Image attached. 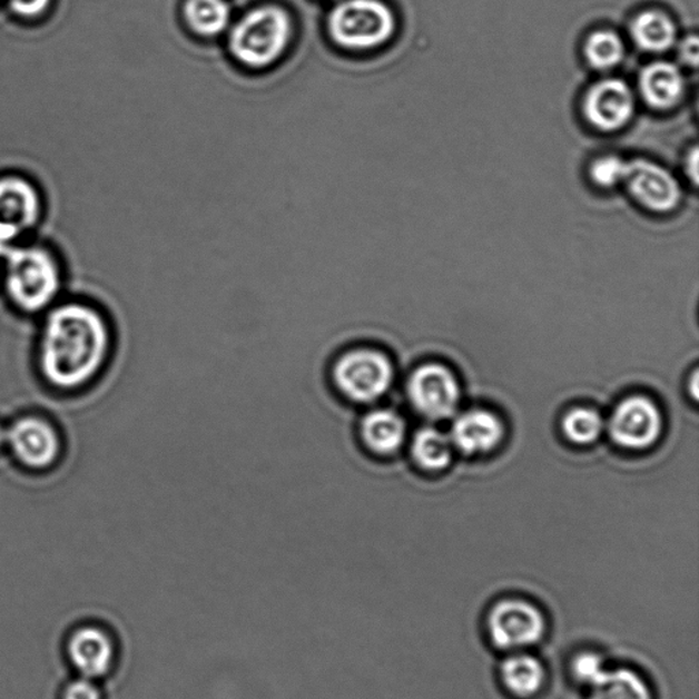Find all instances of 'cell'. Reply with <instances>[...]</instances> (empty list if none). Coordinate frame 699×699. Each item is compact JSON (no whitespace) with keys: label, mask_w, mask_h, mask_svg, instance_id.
I'll return each mask as SVG.
<instances>
[{"label":"cell","mask_w":699,"mask_h":699,"mask_svg":"<svg viewBox=\"0 0 699 699\" xmlns=\"http://www.w3.org/2000/svg\"><path fill=\"white\" fill-rule=\"evenodd\" d=\"M631 35L642 50L664 52L670 50L677 41V27L667 14L649 10L632 21Z\"/></svg>","instance_id":"cell-19"},{"label":"cell","mask_w":699,"mask_h":699,"mask_svg":"<svg viewBox=\"0 0 699 699\" xmlns=\"http://www.w3.org/2000/svg\"><path fill=\"white\" fill-rule=\"evenodd\" d=\"M395 28L393 10L380 0H345L328 18L331 39L347 51L376 50L393 38Z\"/></svg>","instance_id":"cell-6"},{"label":"cell","mask_w":699,"mask_h":699,"mask_svg":"<svg viewBox=\"0 0 699 699\" xmlns=\"http://www.w3.org/2000/svg\"><path fill=\"white\" fill-rule=\"evenodd\" d=\"M8 444V427L0 424V449Z\"/></svg>","instance_id":"cell-30"},{"label":"cell","mask_w":699,"mask_h":699,"mask_svg":"<svg viewBox=\"0 0 699 699\" xmlns=\"http://www.w3.org/2000/svg\"><path fill=\"white\" fill-rule=\"evenodd\" d=\"M488 641L503 654L532 650L548 634L547 613L532 599L504 595L492 602L484 619Z\"/></svg>","instance_id":"cell-5"},{"label":"cell","mask_w":699,"mask_h":699,"mask_svg":"<svg viewBox=\"0 0 699 699\" xmlns=\"http://www.w3.org/2000/svg\"><path fill=\"white\" fill-rule=\"evenodd\" d=\"M293 40V21L277 6L249 11L235 23L230 50L239 63L250 69L269 68L277 62Z\"/></svg>","instance_id":"cell-4"},{"label":"cell","mask_w":699,"mask_h":699,"mask_svg":"<svg viewBox=\"0 0 699 699\" xmlns=\"http://www.w3.org/2000/svg\"><path fill=\"white\" fill-rule=\"evenodd\" d=\"M361 450L375 457L397 454L407 437L406 421L394 408L371 406L354 424Z\"/></svg>","instance_id":"cell-13"},{"label":"cell","mask_w":699,"mask_h":699,"mask_svg":"<svg viewBox=\"0 0 699 699\" xmlns=\"http://www.w3.org/2000/svg\"><path fill=\"white\" fill-rule=\"evenodd\" d=\"M584 56L594 69L610 70L622 62L624 45L611 30H598L589 36L584 45Z\"/></svg>","instance_id":"cell-22"},{"label":"cell","mask_w":699,"mask_h":699,"mask_svg":"<svg viewBox=\"0 0 699 699\" xmlns=\"http://www.w3.org/2000/svg\"><path fill=\"white\" fill-rule=\"evenodd\" d=\"M627 161L619 156L608 155L595 160L590 168V175L595 184L602 188H612L624 183Z\"/></svg>","instance_id":"cell-25"},{"label":"cell","mask_w":699,"mask_h":699,"mask_svg":"<svg viewBox=\"0 0 699 699\" xmlns=\"http://www.w3.org/2000/svg\"><path fill=\"white\" fill-rule=\"evenodd\" d=\"M51 0H10L11 10L18 17L35 20L46 13L50 8Z\"/></svg>","instance_id":"cell-26"},{"label":"cell","mask_w":699,"mask_h":699,"mask_svg":"<svg viewBox=\"0 0 699 699\" xmlns=\"http://www.w3.org/2000/svg\"><path fill=\"white\" fill-rule=\"evenodd\" d=\"M662 415L648 397L631 396L614 408L610 421L613 442L620 447L643 450L659 440Z\"/></svg>","instance_id":"cell-9"},{"label":"cell","mask_w":699,"mask_h":699,"mask_svg":"<svg viewBox=\"0 0 699 699\" xmlns=\"http://www.w3.org/2000/svg\"><path fill=\"white\" fill-rule=\"evenodd\" d=\"M406 394L412 406L424 417L444 420L456 412L461 388L447 367L427 364L410 375Z\"/></svg>","instance_id":"cell-8"},{"label":"cell","mask_w":699,"mask_h":699,"mask_svg":"<svg viewBox=\"0 0 699 699\" xmlns=\"http://www.w3.org/2000/svg\"><path fill=\"white\" fill-rule=\"evenodd\" d=\"M680 57L683 62L696 68L698 63V39L697 36H690L687 38L682 46H680Z\"/></svg>","instance_id":"cell-28"},{"label":"cell","mask_w":699,"mask_h":699,"mask_svg":"<svg viewBox=\"0 0 699 699\" xmlns=\"http://www.w3.org/2000/svg\"><path fill=\"white\" fill-rule=\"evenodd\" d=\"M689 170L691 171L692 183L697 184L698 179V149H692L691 158L689 159Z\"/></svg>","instance_id":"cell-29"},{"label":"cell","mask_w":699,"mask_h":699,"mask_svg":"<svg viewBox=\"0 0 699 699\" xmlns=\"http://www.w3.org/2000/svg\"><path fill=\"white\" fill-rule=\"evenodd\" d=\"M45 214L43 195L26 175H0V255L32 234Z\"/></svg>","instance_id":"cell-7"},{"label":"cell","mask_w":699,"mask_h":699,"mask_svg":"<svg viewBox=\"0 0 699 699\" xmlns=\"http://www.w3.org/2000/svg\"><path fill=\"white\" fill-rule=\"evenodd\" d=\"M412 456L420 467L425 470L444 469L452 457V443L435 427H423L413 437Z\"/></svg>","instance_id":"cell-21"},{"label":"cell","mask_w":699,"mask_h":699,"mask_svg":"<svg viewBox=\"0 0 699 699\" xmlns=\"http://www.w3.org/2000/svg\"><path fill=\"white\" fill-rule=\"evenodd\" d=\"M185 18L193 32L203 38H216L230 26V6L226 0H188Z\"/></svg>","instance_id":"cell-20"},{"label":"cell","mask_w":699,"mask_h":699,"mask_svg":"<svg viewBox=\"0 0 699 699\" xmlns=\"http://www.w3.org/2000/svg\"><path fill=\"white\" fill-rule=\"evenodd\" d=\"M604 421L592 408H574L564 415L563 432L570 442L587 445L595 442L601 435Z\"/></svg>","instance_id":"cell-23"},{"label":"cell","mask_w":699,"mask_h":699,"mask_svg":"<svg viewBox=\"0 0 699 699\" xmlns=\"http://www.w3.org/2000/svg\"><path fill=\"white\" fill-rule=\"evenodd\" d=\"M634 110V95L630 87L618 78H608L594 83L584 96V117L600 130L613 131L624 128Z\"/></svg>","instance_id":"cell-12"},{"label":"cell","mask_w":699,"mask_h":699,"mask_svg":"<svg viewBox=\"0 0 699 699\" xmlns=\"http://www.w3.org/2000/svg\"><path fill=\"white\" fill-rule=\"evenodd\" d=\"M331 390L352 407L376 406L395 383V366L387 353L371 345L346 346L329 361Z\"/></svg>","instance_id":"cell-3"},{"label":"cell","mask_w":699,"mask_h":699,"mask_svg":"<svg viewBox=\"0 0 699 699\" xmlns=\"http://www.w3.org/2000/svg\"><path fill=\"white\" fill-rule=\"evenodd\" d=\"M8 445L16 460L29 469H46L60 454L56 427L39 417H22L8 427Z\"/></svg>","instance_id":"cell-11"},{"label":"cell","mask_w":699,"mask_h":699,"mask_svg":"<svg viewBox=\"0 0 699 699\" xmlns=\"http://www.w3.org/2000/svg\"><path fill=\"white\" fill-rule=\"evenodd\" d=\"M112 348L110 324L93 306L53 307L40 339V371L53 388L70 391L92 382Z\"/></svg>","instance_id":"cell-1"},{"label":"cell","mask_w":699,"mask_h":699,"mask_svg":"<svg viewBox=\"0 0 699 699\" xmlns=\"http://www.w3.org/2000/svg\"><path fill=\"white\" fill-rule=\"evenodd\" d=\"M587 699H656L649 680L631 667H608L588 689Z\"/></svg>","instance_id":"cell-18"},{"label":"cell","mask_w":699,"mask_h":699,"mask_svg":"<svg viewBox=\"0 0 699 699\" xmlns=\"http://www.w3.org/2000/svg\"><path fill=\"white\" fill-rule=\"evenodd\" d=\"M69 656L82 678L93 680L110 672L116 660V644L106 631L87 627L71 637Z\"/></svg>","instance_id":"cell-15"},{"label":"cell","mask_w":699,"mask_h":699,"mask_svg":"<svg viewBox=\"0 0 699 699\" xmlns=\"http://www.w3.org/2000/svg\"><path fill=\"white\" fill-rule=\"evenodd\" d=\"M498 679L503 691L514 699H535L548 685L544 662L532 650L504 654L498 667Z\"/></svg>","instance_id":"cell-14"},{"label":"cell","mask_w":699,"mask_h":699,"mask_svg":"<svg viewBox=\"0 0 699 699\" xmlns=\"http://www.w3.org/2000/svg\"><path fill=\"white\" fill-rule=\"evenodd\" d=\"M504 437V426L498 415L486 410H472L455 420L451 443L466 454H486L495 450Z\"/></svg>","instance_id":"cell-16"},{"label":"cell","mask_w":699,"mask_h":699,"mask_svg":"<svg viewBox=\"0 0 699 699\" xmlns=\"http://www.w3.org/2000/svg\"><path fill=\"white\" fill-rule=\"evenodd\" d=\"M624 184L636 200L653 213H671L682 200L678 179L653 161H627Z\"/></svg>","instance_id":"cell-10"},{"label":"cell","mask_w":699,"mask_h":699,"mask_svg":"<svg viewBox=\"0 0 699 699\" xmlns=\"http://www.w3.org/2000/svg\"><path fill=\"white\" fill-rule=\"evenodd\" d=\"M608 670L607 661L595 650L584 649L571 657L569 672L575 683L589 689Z\"/></svg>","instance_id":"cell-24"},{"label":"cell","mask_w":699,"mask_h":699,"mask_svg":"<svg viewBox=\"0 0 699 699\" xmlns=\"http://www.w3.org/2000/svg\"><path fill=\"white\" fill-rule=\"evenodd\" d=\"M685 78L670 62H654L641 71L640 89L642 98L657 110H670L685 95Z\"/></svg>","instance_id":"cell-17"},{"label":"cell","mask_w":699,"mask_h":699,"mask_svg":"<svg viewBox=\"0 0 699 699\" xmlns=\"http://www.w3.org/2000/svg\"><path fill=\"white\" fill-rule=\"evenodd\" d=\"M63 699H101V692L92 679L81 678L66 687Z\"/></svg>","instance_id":"cell-27"},{"label":"cell","mask_w":699,"mask_h":699,"mask_svg":"<svg viewBox=\"0 0 699 699\" xmlns=\"http://www.w3.org/2000/svg\"><path fill=\"white\" fill-rule=\"evenodd\" d=\"M6 294L18 309H46L62 288V267L56 253L40 244H16L2 255Z\"/></svg>","instance_id":"cell-2"}]
</instances>
